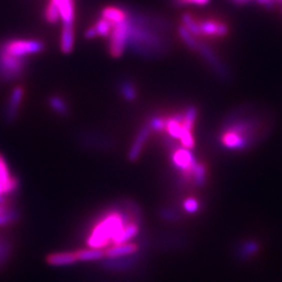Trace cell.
<instances>
[{"mask_svg":"<svg viewBox=\"0 0 282 282\" xmlns=\"http://www.w3.org/2000/svg\"><path fill=\"white\" fill-rule=\"evenodd\" d=\"M122 230V222L120 216L111 214L93 229L88 238V244L93 249H102V246L108 244L110 238L114 242Z\"/></svg>","mask_w":282,"mask_h":282,"instance_id":"6da1fadb","label":"cell"},{"mask_svg":"<svg viewBox=\"0 0 282 282\" xmlns=\"http://www.w3.org/2000/svg\"><path fill=\"white\" fill-rule=\"evenodd\" d=\"M78 262L74 252H58L47 255L46 262L54 266H70Z\"/></svg>","mask_w":282,"mask_h":282,"instance_id":"ba28073f","label":"cell"},{"mask_svg":"<svg viewBox=\"0 0 282 282\" xmlns=\"http://www.w3.org/2000/svg\"><path fill=\"white\" fill-rule=\"evenodd\" d=\"M17 218H18V212L16 210L6 209L2 214H0V226L10 224V222H15Z\"/></svg>","mask_w":282,"mask_h":282,"instance_id":"d6986e66","label":"cell"},{"mask_svg":"<svg viewBox=\"0 0 282 282\" xmlns=\"http://www.w3.org/2000/svg\"><path fill=\"white\" fill-rule=\"evenodd\" d=\"M137 249L136 244H116L113 248L108 249L104 252V256L110 257V258H115V257H120V256H126L130 255L134 253Z\"/></svg>","mask_w":282,"mask_h":282,"instance_id":"4fadbf2b","label":"cell"},{"mask_svg":"<svg viewBox=\"0 0 282 282\" xmlns=\"http://www.w3.org/2000/svg\"><path fill=\"white\" fill-rule=\"evenodd\" d=\"M176 4L179 6L185 4H196V6H205L209 2V0H174Z\"/></svg>","mask_w":282,"mask_h":282,"instance_id":"7402d4cb","label":"cell"},{"mask_svg":"<svg viewBox=\"0 0 282 282\" xmlns=\"http://www.w3.org/2000/svg\"><path fill=\"white\" fill-rule=\"evenodd\" d=\"M179 34H180V37L183 39V41L190 47L192 50H198V46H200V43L194 40V38L192 37V34L188 32L185 28L181 26L179 28Z\"/></svg>","mask_w":282,"mask_h":282,"instance_id":"ac0fdd59","label":"cell"},{"mask_svg":"<svg viewBox=\"0 0 282 282\" xmlns=\"http://www.w3.org/2000/svg\"><path fill=\"white\" fill-rule=\"evenodd\" d=\"M45 18L50 23H52V24H54V23H56L61 19L60 10H58V6L52 0H50V2L47 4V8L45 10Z\"/></svg>","mask_w":282,"mask_h":282,"instance_id":"e0dca14e","label":"cell"},{"mask_svg":"<svg viewBox=\"0 0 282 282\" xmlns=\"http://www.w3.org/2000/svg\"><path fill=\"white\" fill-rule=\"evenodd\" d=\"M120 91L122 93V96L128 100H133L136 98V91L134 86L131 83H124L120 87Z\"/></svg>","mask_w":282,"mask_h":282,"instance_id":"44dd1931","label":"cell"},{"mask_svg":"<svg viewBox=\"0 0 282 282\" xmlns=\"http://www.w3.org/2000/svg\"><path fill=\"white\" fill-rule=\"evenodd\" d=\"M43 50L44 44L39 40H10L0 45V50L16 58L36 54Z\"/></svg>","mask_w":282,"mask_h":282,"instance_id":"7a4b0ae2","label":"cell"},{"mask_svg":"<svg viewBox=\"0 0 282 282\" xmlns=\"http://www.w3.org/2000/svg\"><path fill=\"white\" fill-rule=\"evenodd\" d=\"M85 37H86L87 39H93V38L98 37L96 32V30H94V28H93V26L87 30V32H85Z\"/></svg>","mask_w":282,"mask_h":282,"instance_id":"cb8c5ba5","label":"cell"},{"mask_svg":"<svg viewBox=\"0 0 282 282\" xmlns=\"http://www.w3.org/2000/svg\"><path fill=\"white\" fill-rule=\"evenodd\" d=\"M198 50L202 54V56L205 58V60L211 66H212L218 74H220L222 76H226L227 72H226L225 67L220 63V61L218 60V58L216 56V54L212 52H211L207 46H205L204 44H200Z\"/></svg>","mask_w":282,"mask_h":282,"instance_id":"30bf717a","label":"cell"},{"mask_svg":"<svg viewBox=\"0 0 282 282\" xmlns=\"http://www.w3.org/2000/svg\"><path fill=\"white\" fill-rule=\"evenodd\" d=\"M110 54L117 58L120 56L124 52L126 46L128 44V17L124 21L116 23L113 26L112 32L110 34Z\"/></svg>","mask_w":282,"mask_h":282,"instance_id":"277c9868","label":"cell"},{"mask_svg":"<svg viewBox=\"0 0 282 282\" xmlns=\"http://www.w3.org/2000/svg\"><path fill=\"white\" fill-rule=\"evenodd\" d=\"M26 58L12 56L0 50V78L10 82L18 78L26 69Z\"/></svg>","mask_w":282,"mask_h":282,"instance_id":"3957f363","label":"cell"},{"mask_svg":"<svg viewBox=\"0 0 282 282\" xmlns=\"http://www.w3.org/2000/svg\"><path fill=\"white\" fill-rule=\"evenodd\" d=\"M102 17L104 18V19H107L108 21H110L112 24L114 26V24H116V23L124 21L128 17V14L122 8H114V6H108V8H106L102 10Z\"/></svg>","mask_w":282,"mask_h":282,"instance_id":"7c38bea8","label":"cell"},{"mask_svg":"<svg viewBox=\"0 0 282 282\" xmlns=\"http://www.w3.org/2000/svg\"><path fill=\"white\" fill-rule=\"evenodd\" d=\"M23 96H24V90H23L21 86L14 88V90L12 91L8 104L6 107V113L8 122H12L16 120L17 114H18V109L20 107Z\"/></svg>","mask_w":282,"mask_h":282,"instance_id":"8992f818","label":"cell"},{"mask_svg":"<svg viewBox=\"0 0 282 282\" xmlns=\"http://www.w3.org/2000/svg\"><path fill=\"white\" fill-rule=\"evenodd\" d=\"M78 262H92L100 260L104 257V251L102 249H83L74 252Z\"/></svg>","mask_w":282,"mask_h":282,"instance_id":"5bb4252c","label":"cell"},{"mask_svg":"<svg viewBox=\"0 0 282 282\" xmlns=\"http://www.w3.org/2000/svg\"><path fill=\"white\" fill-rule=\"evenodd\" d=\"M74 46V26H63L61 34V50L64 54L72 52Z\"/></svg>","mask_w":282,"mask_h":282,"instance_id":"8fae6325","label":"cell"},{"mask_svg":"<svg viewBox=\"0 0 282 282\" xmlns=\"http://www.w3.org/2000/svg\"><path fill=\"white\" fill-rule=\"evenodd\" d=\"M233 2H235L238 4H248L250 0H233Z\"/></svg>","mask_w":282,"mask_h":282,"instance_id":"484cf974","label":"cell"},{"mask_svg":"<svg viewBox=\"0 0 282 282\" xmlns=\"http://www.w3.org/2000/svg\"><path fill=\"white\" fill-rule=\"evenodd\" d=\"M196 207H198V203L196 200H192V198L187 200L185 203V208L187 211H190V212H194V211H196Z\"/></svg>","mask_w":282,"mask_h":282,"instance_id":"603a6c76","label":"cell"},{"mask_svg":"<svg viewBox=\"0 0 282 282\" xmlns=\"http://www.w3.org/2000/svg\"><path fill=\"white\" fill-rule=\"evenodd\" d=\"M8 209V207H6L4 205H0V214H2L4 211H6Z\"/></svg>","mask_w":282,"mask_h":282,"instance_id":"4316f807","label":"cell"},{"mask_svg":"<svg viewBox=\"0 0 282 282\" xmlns=\"http://www.w3.org/2000/svg\"><path fill=\"white\" fill-rule=\"evenodd\" d=\"M93 28H94V30H96L98 36L109 37L111 32H112V28H113V24L107 19H104V18L102 17V19H100Z\"/></svg>","mask_w":282,"mask_h":282,"instance_id":"9a60e30c","label":"cell"},{"mask_svg":"<svg viewBox=\"0 0 282 282\" xmlns=\"http://www.w3.org/2000/svg\"><path fill=\"white\" fill-rule=\"evenodd\" d=\"M198 26H200V36L218 38V37H225L228 32V28L225 23L211 19L198 21Z\"/></svg>","mask_w":282,"mask_h":282,"instance_id":"5b68a950","label":"cell"},{"mask_svg":"<svg viewBox=\"0 0 282 282\" xmlns=\"http://www.w3.org/2000/svg\"><path fill=\"white\" fill-rule=\"evenodd\" d=\"M150 132H152L150 128L148 126H146L142 128V130H141V131L139 132V134L137 135L135 142H134L133 146L131 148L130 152H128V158H130L132 161L136 160V159L139 157L140 152H141V150H142L144 144H146V139L148 138Z\"/></svg>","mask_w":282,"mask_h":282,"instance_id":"9c48e42d","label":"cell"},{"mask_svg":"<svg viewBox=\"0 0 282 282\" xmlns=\"http://www.w3.org/2000/svg\"><path fill=\"white\" fill-rule=\"evenodd\" d=\"M172 161L174 166L183 170H192L196 163L194 155L187 148H177L172 154Z\"/></svg>","mask_w":282,"mask_h":282,"instance_id":"52a82bcc","label":"cell"},{"mask_svg":"<svg viewBox=\"0 0 282 282\" xmlns=\"http://www.w3.org/2000/svg\"><path fill=\"white\" fill-rule=\"evenodd\" d=\"M278 2H282V0H278Z\"/></svg>","mask_w":282,"mask_h":282,"instance_id":"83f0119b","label":"cell"},{"mask_svg":"<svg viewBox=\"0 0 282 282\" xmlns=\"http://www.w3.org/2000/svg\"><path fill=\"white\" fill-rule=\"evenodd\" d=\"M275 0H258V2L266 6H271L274 4Z\"/></svg>","mask_w":282,"mask_h":282,"instance_id":"d4e9b609","label":"cell"},{"mask_svg":"<svg viewBox=\"0 0 282 282\" xmlns=\"http://www.w3.org/2000/svg\"><path fill=\"white\" fill-rule=\"evenodd\" d=\"M48 104L50 106V108L56 112L58 114H61V115H66L68 113V107L66 102H64V100L60 96H52L48 100Z\"/></svg>","mask_w":282,"mask_h":282,"instance_id":"2e32d148","label":"cell"},{"mask_svg":"<svg viewBox=\"0 0 282 282\" xmlns=\"http://www.w3.org/2000/svg\"><path fill=\"white\" fill-rule=\"evenodd\" d=\"M192 174L194 176L196 182L198 184H203L204 183L205 177H206V170H205V166H203V164L196 163L194 168H192Z\"/></svg>","mask_w":282,"mask_h":282,"instance_id":"ffe728a7","label":"cell"}]
</instances>
